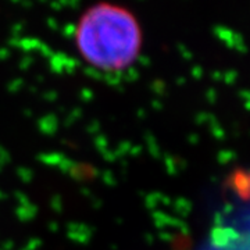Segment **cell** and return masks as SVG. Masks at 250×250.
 Wrapping results in <instances>:
<instances>
[{"instance_id": "6da1fadb", "label": "cell", "mask_w": 250, "mask_h": 250, "mask_svg": "<svg viewBox=\"0 0 250 250\" xmlns=\"http://www.w3.org/2000/svg\"><path fill=\"white\" fill-rule=\"evenodd\" d=\"M81 59L103 72H121L134 64L142 50V28L134 14L111 3L86 10L75 28Z\"/></svg>"}]
</instances>
